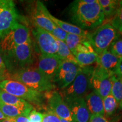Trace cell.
Returning <instances> with one entry per match:
<instances>
[{
	"label": "cell",
	"instance_id": "obj_7",
	"mask_svg": "<svg viewBox=\"0 0 122 122\" xmlns=\"http://www.w3.org/2000/svg\"><path fill=\"white\" fill-rule=\"evenodd\" d=\"M31 40L30 32L25 25L16 24L8 32L0 37V54Z\"/></svg>",
	"mask_w": 122,
	"mask_h": 122
},
{
	"label": "cell",
	"instance_id": "obj_19",
	"mask_svg": "<svg viewBox=\"0 0 122 122\" xmlns=\"http://www.w3.org/2000/svg\"><path fill=\"white\" fill-rule=\"evenodd\" d=\"M119 59V58L112 54L109 50L107 49L98 55L96 63L101 68L115 74V71Z\"/></svg>",
	"mask_w": 122,
	"mask_h": 122
},
{
	"label": "cell",
	"instance_id": "obj_23",
	"mask_svg": "<svg viewBox=\"0 0 122 122\" xmlns=\"http://www.w3.org/2000/svg\"><path fill=\"white\" fill-rule=\"evenodd\" d=\"M56 40L58 44L57 56L59 57V58L62 61H68V62L78 64L76 60L75 56L69 49L65 42L57 40Z\"/></svg>",
	"mask_w": 122,
	"mask_h": 122
},
{
	"label": "cell",
	"instance_id": "obj_30",
	"mask_svg": "<svg viewBox=\"0 0 122 122\" xmlns=\"http://www.w3.org/2000/svg\"><path fill=\"white\" fill-rule=\"evenodd\" d=\"M27 118L30 122H42L43 119V114L33 109L30 111Z\"/></svg>",
	"mask_w": 122,
	"mask_h": 122
},
{
	"label": "cell",
	"instance_id": "obj_35",
	"mask_svg": "<svg viewBox=\"0 0 122 122\" xmlns=\"http://www.w3.org/2000/svg\"><path fill=\"white\" fill-rule=\"evenodd\" d=\"M9 79V74L7 71L0 69V83Z\"/></svg>",
	"mask_w": 122,
	"mask_h": 122
},
{
	"label": "cell",
	"instance_id": "obj_31",
	"mask_svg": "<svg viewBox=\"0 0 122 122\" xmlns=\"http://www.w3.org/2000/svg\"><path fill=\"white\" fill-rule=\"evenodd\" d=\"M42 122H61V119L57 117L54 112L49 110L43 114V119Z\"/></svg>",
	"mask_w": 122,
	"mask_h": 122
},
{
	"label": "cell",
	"instance_id": "obj_34",
	"mask_svg": "<svg viewBox=\"0 0 122 122\" xmlns=\"http://www.w3.org/2000/svg\"><path fill=\"white\" fill-rule=\"evenodd\" d=\"M7 120L11 122H30L27 117L19 116L14 118H7Z\"/></svg>",
	"mask_w": 122,
	"mask_h": 122
},
{
	"label": "cell",
	"instance_id": "obj_8",
	"mask_svg": "<svg viewBox=\"0 0 122 122\" xmlns=\"http://www.w3.org/2000/svg\"><path fill=\"white\" fill-rule=\"evenodd\" d=\"M114 75L97 65L94 67L91 76V88L104 98L111 94L112 77Z\"/></svg>",
	"mask_w": 122,
	"mask_h": 122
},
{
	"label": "cell",
	"instance_id": "obj_25",
	"mask_svg": "<svg viewBox=\"0 0 122 122\" xmlns=\"http://www.w3.org/2000/svg\"><path fill=\"white\" fill-rule=\"evenodd\" d=\"M88 35L87 36H80V35L68 33L66 38L65 42L69 49L71 50V52L73 53L77 46L88 40Z\"/></svg>",
	"mask_w": 122,
	"mask_h": 122
},
{
	"label": "cell",
	"instance_id": "obj_5",
	"mask_svg": "<svg viewBox=\"0 0 122 122\" xmlns=\"http://www.w3.org/2000/svg\"><path fill=\"white\" fill-rule=\"evenodd\" d=\"M0 89L36 106L41 107L44 103L45 96L43 93L30 89L16 81L11 79L3 81L0 83Z\"/></svg>",
	"mask_w": 122,
	"mask_h": 122
},
{
	"label": "cell",
	"instance_id": "obj_9",
	"mask_svg": "<svg viewBox=\"0 0 122 122\" xmlns=\"http://www.w3.org/2000/svg\"><path fill=\"white\" fill-rule=\"evenodd\" d=\"M45 97L49 110L60 119H65L71 122H75L73 120L70 109L63 97L56 90L45 92Z\"/></svg>",
	"mask_w": 122,
	"mask_h": 122
},
{
	"label": "cell",
	"instance_id": "obj_16",
	"mask_svg": "<svg viewBox=\"0 0 122 122\" xmlns=\"http://www.w3.org/2000/svg\"><path fill=\"white\" fill-rule=\"evenodd\" d=\"M33 109V107L31 104L25 106H16L5 104L0 101V110L6 118H14L19 116L27 117Z\"/></svg>",
	"mask_w": 122,
	"mask_h": 122
},
{
	"label": "cell",
	"instance_id": "obj_29",
	"mask_svg": "<svg viewBox=\"0 0 122 122\" xmlns=\"http://www.w3.org/2000/svg\"><path fill=\"white\" fill-rule=\"evenodd\" d=\"M50 34L52 35L53 37L56 40H57L65 42L66 38L67 35L68 33H67L65 31L62 30V29H61L58 27L56 26L55 25L54 30L50 33Z\"/></svg>",
	"mask_w": 122,
	"mask_h": 122
},
{
	"label": "cell",
	"instance_id": "obj_3",
	"mask_svg": "<svg viewBox=\"0 0 122 122\" xmlns=\"http://www.w3.org/2000/svg\"><path fill=\"white\" fill-rule=\"evenodd\" d=\"M9 74L30 67L33 63L32 40L15 47L13 49L1 53Z\"/></svg>",
	"mask_w": 122,
	"mask_h": 122
},
{
	"label": "cell",
	"instance_id": "obj_32",
	"mask_svg": "<svg viewBox=\"0 0 122 122\" xmlns=\"http://www.w3.org/2000/svg\"><path fill=\"white\" fill-rule=\"evenodd\" d=\"M89 122H111L105 118V116L100 115H91Z\"/></svg>",
	"mask_w": 122,
	"mask_h": 122
},
{
	"label": "cell",
	"instance_id": "obj_22",
	"mask_svg": "<svg viewBox=\"0 0 122 122\" xmlns=\"http://www.w3.org/2000/svg\"><path fill=\"white\" fill-rule=\"evenodd\" d=\"M0 101L5 104L16 106H25L30 104L25 100L8 93L1 89H0Z\"/></svg>",
	"mask_w": 122,
	"mask_h": 122
},
{
	"label": "cell",
	"instance_id": "obj_26",
	"mask_svg": "<svg viewBox=\"0 0 122 122\" xmlns=\"http://www.w3.org/2000/svg\"><path fill=\"white\" fill-rule=\"evenodd\" d=\"M104 116L109 117L112 115L118 107V103L111 94H109L103 98Z\"/></svg>",
	"mask_w": 122,
	"mask_h": 122
},
{
	"label": "cell",
	"instance_id": "obj_36",
	"mask_svg": "<svg viewBox=\"0 0 122 122\" xmlns=\"http://www.w3.org/2000/svg\"><path fill=\"white\" fill-rule=\"evenodd\" d=\"M10 0H0V13L10 2Z\"/></svg>",
	"mask_w": 122,
	"mask_h": 122
},
{
	"label": "cell",
	"instance_id": "obj_20",
	"mask_svg": "<svg viewBox=\"0 0 122 122\" xmlns=\"http://www.w3.org/2000/svg\"><path fill=\"white\" fill-rule=\"evenodd\" d=\"M98 2L106 18H113L119 7V1L117 0H98Z\"/></svg>",
	"mask_w": 122,
	"mask_h": 122
},
{
	"label": "cell",
	"instance_id": "obj_12",
	"mask_svg": "<svg viewBox=\"0 0 122 122\" xmlns=\"http://www.w3.org/2000/svg\"><path fill=\"white\" fill-rule=\"evenodd\" d=\"M18 11L13 1L0 13V37L19 23Z\"/></svg>",
	"mask_w": 122,
	"mask_h": 122
},
{
	"label": "cell",
	"instance_id": "obj_28",
	"mask_svg": "<svg viewBox=\"0 0 122 122\" xmlns=\"http://www.w3.org/2000/svg\"><path fill=\"white\" fill-rule=\"evenodd\" d=\"M109 51L118 58L122 57V39L118 38L112 42L109 48Z\"/></svg>",
	"mask_w": 122,
	"mask_h": 122
},
{
	"label": "cell",
	"instance_id": "obj_17",
	"mask_svg": "<svg viewBox=\"0 0 122 122\" xmlns=\"http://www.w3.org/2000/svg\"><path fill=\"white\" fill-rule=\"evenodd\" d=\"M84 98L91 115L104 116L103 98L97 92L93 91L89 94H86Z\"/></svg>",
	"mask_w": 122,
	"mask_h": 122
},
{
	"label": "cell",
	"instance_id": "obj_2",
	"mask_svg": "<svg viewBox=\"0 0 122 122\" xmlns=\"http://www.w3.org/2000/svg\"><path fill=\"white\" fill-rule=\"evenodd\" d=\"M20 82L27 87L39 92L55 90L56 85L44 76L37 68L30 66L9 74V79Z\"/></svg>",
	"mask_w": 122,
	"mask_h": 122
},
{
	"label": "cell",
	"instance_id": "obj_37",
	"mask_svg": "<svg viewBox=\"0 0 122 122\" xmlns=\"http://www.w3.org/2000/svg\"><path fill=\"white\" fill-rule=\"evenodd\" d=\"M0 69L4 70V71H7L6 67V65L4 63V60H3L1 54H0Z\"/></svg>",
	"mask_w": 122,
	"mask_h": 122
},
{
	"label": "cell",
	"instance_id": "obj_39",
	"mask_svg": "<svg viewBox=\"0 0 122 122\" xmlns=\"http://www.w3.org/2000/svg\"><path fill=\"white\" fill-rule=\"evenodd\" d=\"M6 118H7L5 117V116L4 115V114L2 113V111L0 110V121L6 119Z\"/></svg>",
	"mask_w": 122,
	"mask_h": 122
},
{
	"label": "cell",
	"instance_id": "obj_18",
	"mask_svg": "<svg viewBox=\"0 0 122 122\" xmlns=\"http://www.w3.org/2000/svg\"><path fill=\"white\" fill-rule=\"evenodd\" d=\"M45 12L47 16L50 19V20L54 23V25L62 29L67 33L80 35V36H87L89 34V32L87 30H82V29L79 28V27H77V25L70 24L67 22H63V21L56 18L49 13L47 8L46 9Z\"/></svg>",
	"mask_w": 122,
	"mask_h": 122
},
{
	"label": "cell",
	"instance_id": "obj_11",
	"mask_svg": "<svg viewBox=\"0 0 122 122\" xmlns=\"http://www.w3.org/2000/svg\"><path fill=\"white\" fill-rule=\"evenodd\" d=\"M32 33L38 46L41 55L57 56L58 44L57 40L49 32L35 27Z\"/></svg>",
	"mask_w": 122,
	"mask_h": 122
},
{
	"label": "cell",
	"instance_id": "obj_27",
	"mask_svg": "<svg viewBox=\"0 0 122 122\" xmlns=\"http://www.w3.org/2000/svg\"><path fill=\"white\" fill-rule=\"evenodd\" d=\"M110 24L118 32L122 33V5H120L115 15L111 19Z\"/></svg>",
	"mask_w": 122,
	"mask_h": 122
},
{
	"label": "cell",
	"instance_id": "obj_38",
	"mask_svg": "<svg viewBox=\"0 0 122 122\" xmlns=\"http://www.w3.org/2000/svg\"><path fill=\"white\" fill-rule=\"evenodd\" d=\"M83 2L86 3V4H93V3L96 2L97 0H83Z\"/></svg>",
	"mask_w": 122,
	"mask_h": 122
},
{
	"label": "cell",
	"instance_id": "obj_41",
	"mask_svg": "<svg viewBox=\"0 0 122 122\" xmlns=\"http://www.w3.org/2000/svg\"><path fill=\"white\" fill-rule=\"evenodd\" d=\"M0 122H10L9 120H7V119H5V120H1V121H0Z\"/></svg>",
	"mask_w": 122,
	"mask_h": 122
},
{
	"label": "cell",
	"instance_id": "obj_42",
	"mask_svg": "<svg viewBox=\"0 0 122 122\" xmlns=\"http://www.w3.org/2000/svg\"><path fill=\"white\" fill-rule=\"evenodd\" d=\"M119 5H122V1H119Z\"/></svg>",
	"mask_w": 122,
	"mask_h": 122
},
{
	"label": "cell",
	"instance_id": "obj_15",
	"mask_svg": "<svg viewBox=\"0 0 122 122\" xmlns=\"http://www.w3.org/2000/svg\"><path fill=\"white\" fill-rule=\"evenodd\" d=\"M35 7L32 15V20L35 27H38L50 33L54 30L55 25L46 14V7L39 1L36 2Z\"/></svg>",
	"mask_w": 122,
	"mask_h": 122
},
{
	"label": "cell",
	"instance_id": "obj_14",
	"mask_svg": "<svg viewBox=\"0 0 122 122\" xmlns=\"http://www.w3.org/2000/svg\"><path fill=\"white\" fill-rule=\"evenodd\" d=\"M75 122H89L91 114L84 98L65 100Z\"/></svg>",
	"mask_w": 122,
	"mask_h": 122
},
{
	"label": "cell",
	"instance_id": "obj_21",
	"mask_svg": "<svg viewBox=\"0 0 122 122\" xmlns=\"http://www.w3.org/2000/svg\"><path fill=\"white\" fill-rule=\"evenodd\" d=\"M77 63L80 66H89L97 62L98 54L95 51L93 52L81 53L77 52L74 53Z\"/></svg>",
	"mask_w": 122,
	"mask_h": 122
},
{
	"label": "cell",
	"instance_id": "obj_40",
	"mask_svg": "<svg viewBox=\"0 0 122 122\" xmlns=\"http://www.w3.org/2000/svg\"><path fill=\"white\" fill-rule=\"evenodd\" d=\"M61 122H71L68 121V120H67L62 119H61Z\"/></svg>",
	"mask_w": 122,
	"mask_h": 122
},
{
	"label": "cell",
	"instance_id": "obj_1",
	"mask_svg": "<svg viewBox=\"0 0 122 122\" xmlns=\"http://www.w3.org/2000/svg\"><path fill=\"white\" fill-rule=\"evenodd\" d=\"M71 20L82 30L97 28L105 20L102 9L98 0L93 4H88L83 0H76L70 6Z\"/></svg>",
	"mask_w": 122,
	"mask_h": 122
},
{
	"label": "cell",
	"instance_id": "obj_10",
	"mask_svg": "<svg viewBox=\"0 0 122 122\" xmlns=\"http://www.w3.org/2000/svg\"><path fill=\"white\" fill-rule=\"evenodd\" d=\"M81 66L78 64L62 61L59 69L53 79L59 89L63 90L72 83Z\"/></svg>",
	"mask_w": 122,
	"mask_h": 122
},
{
	"label": "cell",
	"instance_id": "obj_33",
	"mask_svg": "<svg viewBox=\"0 0 122 122\" xmlns=\"http://www.w3.org/2000/svg\"><path fill=\"white\" fill-rule=\"evenodd\" d=\"M115 75L122 81V57L119 59L118 63L115 71Z\"/></svg>",
	"mask_w": 122,
	"mask_h": 122
},
{
	"label": "cell",
	"instance_id": "obj_6",
	"mask_svg": "<svg viewBox=\"0 0 122 122\" xmlns=\"http://www.w3.org/2000/svg\"><path fill=\"white\" fill-rule=\"evenodd\" d=\"M118 37V32L110 23L101 24L88 36L92 47L98 56L107 50Z\"/></svg>",
	"mask_w": 122,
	"mask_h": 122
},
{
	"label": "cell",
	"instance_id": "obj_24",
	"mask_svg": "<svg viewBox=\"0 0 122 122\" xmlns=\"http://www.w3.org/2000/svg\"><path fill=\"white\" fill-rule=\"evenodd\" d=\"M111 94L118 102L119 108L122 109V81L115 75L112 77Z\"/></svg>",
	"mask_w": 122,
	"mask_h": 122
},
{
	"label": "cell",
	"instance_id": "obj_4",
	"mask_svg": "<svg viewBox=\"0 0 122 122\" xmlns=\"http://www.w3.org/2000/svg\"><path fill=\"white\" fill-rule=\"evenodd\" d=\"M94 67L81 66L72 83L62 90L61 96L64 100L84 98L91 88V79Z\"/></svg>",
	"mask_w": 122,
	"mask_h": 122
},
{
	"label": "cell",
	"instance_id": "obj_13",
	"mask_svg": "<svg viewBox=\"0 0 122 122\" xmlns=\"http://www.w3.org/2000/svg\"><path fill=\"white\" fill-rule=\"evenodd\" d=\"M62 60L57 56H39L38 60V70L53 83V79L60 66Z\"/></svg>",
	"mask_w": 122,
	"mask_h": 122
}]
</instances>
